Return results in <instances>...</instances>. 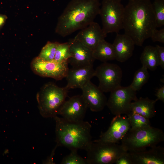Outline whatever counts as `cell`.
Masks as SVG:
<instances>
[{
	"instance_id": "obj_26",
	"label": "cell",
	"mask_w": 164,
	"mask_h": 164,
	"mask_svg": "<svg viewBox=\"0 0 164 164\" xmlns=\"http://www.w3.org/2000/svg\"><path fill=\"white\" fill-rule=\"evenodd\" d=\"M156 27L164 25V0H155L152 3Z\"/></svg>"
},
{
	"instance_id": "obj_7",
	"label": "cell",
	"mask_w": 164,
	"mask_h": 164,
	"mask_svg": "<svg viewBox=\"0 0 164 164\" xmlns=\"http://www.w3.org/2000/svg\"><path fill=\"white\" fill-rule=\"evenodd\" d=\"M88 164H112L125 151L118 143L94 141L86 151Z\"/></svg>"
},
{
	"instance_id": "obj_8",
	"label": "cell",
	"mask_w": 164,
	"mask_h": 164,
	"mask_svg": "<svg viewBox=\"0 0 164 164\" xmlns=\"http://www.w3.org/2000/svg\"><path fill=\"white\" fill-rule=\"evenodd\" d=\"M110 92L106 105L115 116L127 114L130 112L131 103L137 100V91L130 86H120Z\"/></svg>"
},
{
	"instance_id": "obj_13",
	"label": "cell",
	"mask_w": 164,
	"mask_h": 164,
	"mask_svg": "<svg viewBox=\"0 0 164 164\" xmlns=\"http://www.w3.org/2000/svg\"><path fill=\"white\" fill-rule=\"evenodd\" d=\"M69 42L71 57L68 60L72 67H80L93 65L94 61L92 50L87 47L75 38Z\"/></svg>"
},
{
	"instance_id": "obj_10",
	"label": "cell",
	"mask_w": 164,
	"mask_h": 164,
	"mask_svg": "<svg viewBox=\"0 0 164 164\" xmlns=\"http://www.w3.org/2000/svg\"><path fill=\"white\" fill-rule=\"evenodd\" d=\"M68 63V60L46 61L37 56L32 60L31 66L33 71L40 76L60 80L66 77L69 69Z\"/></svg>"
},
{
	"instance_id": "obj_12",
	"label": "cell",
	"mask_w": 164,
	"mask_h": 164,
	"mask_svg": "<svg viewBox=\"0 0 164 164\" xmlns=\"http://www.w3.org/2000/svg\"><path fill=\"white\" fill-rule=\"evenodd\" d=\"M130 128L126 116H115L108 129L102 132L99 138L95 141L103 142L119 143Z\"/></svg>"
},
{
	"instance_id": "obj_5",
	"label": "cell",
	"mask_w": 164,
	"mask_h": 164,
	"mask_svg": "<svg viewBox=\"0 0 164 164\" xmlns=\"http://www.w3.org/2000/svg\"><path fill=\"white\" fill-rule=\"evenodd\" d=\"M69 90L49 82L42 88L37 95L38 108L43 118H54L57 116L60 107L68 96Z\"/></svg>"
},
{
	"instance_id": "obj_29",
	"label": "cell",
	"mask_w": 164,
	"mask_h": 164,
	"mask_svg": "<svg viewBox=\"0 0 164 164\" xmlns=\"http://www.w3.org/2000/svg\"><path fill=\"white\" fill-rule=\"evenodd\" d=\"M114 163L116 164H132L129 152L127 151L124 152L117 159Z\"/></svg>"
},
{
	"instance_id": "obj_22",
	"label": "cell",
	"mask_w": 164,
	"mask_h": 164,
	"mask_svg": "<svg viewBox=\"0 0 164 164\" xmlns=\"http://www.w3.org/2000/svg\"><path fill=\"white\" fill-rule=\"evenodd\" d=\"M126 115L130 125V129L139 130L151 126L149 119L138 114L130 111Z\"/></svg>"
},
{
	"instance_id": "obj_19",
	"label": "cell",
	"mask_w": 164,
	"mask_h": 164,
	"mask_svg": "<svg viewBox=\"0 0 164 164\" xmlns=\"http://www.w3.org/2000/svg\"><path fill=\"white\" fill-rule=\"evenodd\" d=\"M158 101L148 97H140L132 102L131 104L130 111L138 114L149 119L153 118L156 114L155 104Z\"/></svg>"
},
{
	"instance_id": "obj_9",
	"label": "cell",
	"mask_w": 164,
	"mask_h": 164,
	"mask_svg": "<svg viewBox=\"0 0 164 164\" xmlns=\"http://www.w3.org/2000/svg\"><path fill=\"white\" fill-rule=\"evenodd\" d=\"M122 76L121 68L115 64L104 62L95 70L94 76L99 81L98 87L103 92H111L121 86Z\"/></svg>"
},
{
	"instance_id": "obj_25",
	"label": "cell",
	"mask_w": 164,
	"mask_h": 164,
	"mask_svg": "<svg viewBox=\"0 0 164 164\" xmlns=\"http://www.w3.org/2000/svg\"><path fill=\"white\" fill-rule=\"evenodd\" d=\"M59 43L48 42L43 47L38 56L46 61L54 60Z\"/></svg>"
},
{
	"instance_id": "obj_21",
	"label": "cell",
	"mask_w": 164,
	"mask_h": 164,
	"mask_svg": "<svg viewBox=\"0 0 164 164\" xmlns=\"http://www.w3.org/2000/svg\"><path fill=\"white\" fill-rule=\"evenodd\" d=\"M140 60L142 66L152 71L155 70L159 66L156 47L151 46H145L141 54Z\"/></svg>"
},
{
	"instance_id": "obj_18",
	"label": "cell",
	"mask_w": 164,
	"mask_h": 164,
	"mask_svg": "<svg viewBox=\"0 0 164 164\" xmlns=\"http://www.w3.org/2000/svg\"><path fill=\"white\" fill-rule=\"evenodd\" d=\"M115 52V60L121 63L126 61L132 55L134 42L125 34L117 33L113 44Z\"/></svg>"
},
{
	"instance_id": "obj_1",
	"label": "cell",
	"mask_w": 164,
	"mask_h": 164,
	"mask_svg": "<svg viewBox=\"0 0 164 164\" xmlns=\"http://www.w3.org/2000/svg\"><path fill=\"white\" fill-rule=\"evenodd\" d=\"M125 7L123 29L135 45L142 46L157 28L152 3L150 0H128Z\"/></svg>"
},
{
	"instance_id": "obj_30",
	"label": "cell",
	"mask_w": 164,
	"mask_h": 164,
	"mask_svg": "<svg viewBox=\"0 0 164 164\" xmlns=\"http://www.w3.org/2000/svg\"><path fill=\"white\" fill-rule=\"evenodd\" d=\"M157 51L159 62V66L164 69V47L158 45L155 46Z\"/></svg>"
},
{
	"instance_id": "obj_15",
	"label": "cell",
	"mask_w": 164,
	"mask_h": 164,
	"mask_svg": "<svg viewBox=\"0 0 164 164\" xmlns=\"http://www.w3.org/2000/svg\"><path fill=\"white\" fill-rule=\"evenodd\" d=\"M93 65L80 67H72L69 69L66 78L67 84L65 87L71 89H81L94 76Z\"/></svg>"
},
{
	"instance_id": "obj_4",
	"label": "cell",
	"mask_w": 164,
	"mask_h": 164,
	"mask_svg": "<svg viewBox=\"0 0 164 164\" xmlns=\"http://www.w3.org/2000/svg\"><path fill=\"white\" fill-rule=\"evenodd\" d=\"M164 141L162 130L150 126L143 129H129L121 140L124 149L128 152H138L157 145Z\"/></svg>"
},
{
	"instance_id": "obj_24",
	"label": "cell",
	"mask_w": 164,
	"mask_h": 164,
	"mask_svg": "<svg viewBox=\"0 0 164 164\" xmlns=\"http://www.w3.org/2000/svg\"><path fill=\"white\" fill-rule=\"evenodd\" d=\"M71 56L69 42L59 43L54 60L57 62H62L68 60Z\"/></svg>"
},
{
	"instance_id": "obj_17",
	"label": "cell",
	"mask_w": 164,
	"mask_h": 164,
	"mask_svg": "<svg viewBox=\"0 0 164 164\" xmlns=\"http://www.w3.org/2000/svg\"><path fill=\"white\" fill-rule=\"evenodd\" d=\"M149 150L128 152L132 164H164V149L155 146Z\"/></svg>"
},
{
	"instance_id": "obj_11",
	"label": "cell",
	"mask_w": 164,
	"mask_h": 164,
	"mask_svg": "<svg viewBox=\"0 0 164 164\" xmlns=\"http://www.w3.org/2000/svg\"><path fill=\"white\" fill-rule=\"evenodd\" d=\"M88 108L82 95H75L65 101L59 109L58 115L68 121L79 122L84 121Z\"/></svg>"
},
{
	"instance_id": "obj_27",
	"label": "cell",
	"mask_w": 164,
	"mask_h": 164,
	"mask_svg": "<svg viewBox=\"0 0 164 164\" xmlns=\"http://www.w3.org/2000/svg\"><path fill=\"white\" fill-rule=\"evenodd\" d=\"M77 150H71L70 153L64 157L61 164H86L85 159L79 155L77 153Z\"/></svg>"
},
{
	"instance_id": "obj_2",
	"label": "cell",
	"mask_w": 164,
	"mask_h": 164,
	"mask_svg": "<svg viewBox=\"0 0 164 164\" xmlns=\"http://www.w3.org/2000/svg\"><path fill=\"white\" fill-rule=\"evenodd\" d=\"M101 6L99 0H71L58 19L56 32L64 37L84 28L99 15Z\"/></svg>"
},
{
	"instance_id": "obj_20",
	"label": "cell",
	"mask_w": 164,
	"mask_h": 164,
	"mask_svg": "<svg viewBox=\"0 0 164 164\" xmlns=\"http://www.w3.org/2000/svg\"><path fill=\"white\" fill-rule=\"evenodd\" d=\"M93 55L95 60L103 62L115 60V54L112 44L105 39L101 41L92 50Z\"/></svg>"
},
{
	"instance_id": "obj_32",
	"label": "cell",
	"mask_w": 164,
	"mask_h": 164,
	"mask_svg": "<svg viewBox=\"0 0 164 164\" xmlns=\"http://www.w3.org/2000/svg\"><path fill=\"white\" fill-rule=\"evenodd\" d=\"M7 18L6 15L0 14V27L4 25Z\"/></svg>"
},
{
	"instance_id": "obj_31",
	"label": "cell",
	"mask_w": 164,
	"mask_h": 164,
	"mask_svg": "<svg viewBox=\"0 0 164 164\" xmlns=\"http://www.w3.org/2000/svg\"><path fill=\"white\" fill-rule=\"evenodd\" d=\"M157 100H160L164 102V86H162L157 90L155 94Z\"/></svg>"
},
{
	"instance_id": "obj_23",
	"label": "cell",
	"mask_w": 164,
	"mask_h": 164,
	"mask_svg": "<svg viewBox=\"0 0 164 164\" xmlns=\"http://www.w3.org/2000/svg\"><path fill=\"white\" fill-rule=\"evenodd\" d=\"M148 70L146 67L142 66L135 73L133 81L129 85L135 91L140 90L147 82L150 76Z\"/></svg>"
},
{
	"instance_id": "obj_14",
	"label": "cell",
	"mask_w": 164,
	"mask_h": 164,
	"mask_svg": "<svg viewBox=\"0 0 164 164\" xmlns=\"http://www.w3.org/2000/svg\"><path fill=\"white\" fill-rule=\"evenodd\" d=\"M82 96L88 107L93 112L102 110L106 105L107 99L98 87L91 82H88L81 88Z\"/></svg>"
},
{
	"instance_id": "obj_3",
	"label": "cell",
	"mask_w": 164,
	"mask_h": 164,
	"mask_svg": "<svg viewBox=\"0 0 164 164\" xmlns=\"http://www.w3.org/2000/svg\"><path fill=\"white\" fill-rule=\"evenodd\" d=\"M55 121L56 145L65 147L70 150L82 149L86 151L93 142L91 134V125L83 121L72 122L57 116Z\"/></svg>"
},
{
	"instance_id": "obj_6",
	"label": "cell",
	"mask_w": 164,
	"mask_h": 164,
	"mask_svg": "<svg viewBox=\"0 0 164 164\" xmlns=\"http://www.w3.org/2000/svg\"><path fill=\"white\" fill-rule=\"evenodd\" d=\"M121 0H103L99 15L101 17L102 29L106 35L118 33L123 29L125 7Z\"/></svg>"
},
{
	"instance_id": "obj_33",
	"label": "cell",
	"mask_w": 164,
	"mask_h": 164,
	"mask_svg": "<svg viewBox=\"0 0 164 164\" xmlns=\"http://www.w3.org/2000/svg\"></svg>"
},
{
	"instance_id": "obj_16",
	"label": "cell",
	"mask_w": 164,
	"mask_h": 164,
	"mask_svg": "<svg viewBox=\"0 0 164 164\" xmlns=\"http://www.w3.org/2000/svg\"><path fill=\"white\" fill-rule=\"evenodd\" d=\"M99 24L94 21L81 29L74 38L93 50L107 36Z\"/></svg>"
},
{
	"instance_id": "obj_28",
	"label": "cell",
	"mask_w": 164,
	"mask_h": 164,
	"mask_svg": "<svg viewBox=\"0 0 164 164\" xmlns=\"http://www.w3.org/2000/svg\"><path fill=\"white\" fill-rule=\"evenodd\" d=\"M153 42H159L164 43V28L158 30L156 28L152 31L150 37Z\"/></svg>"
}]
</instances>
